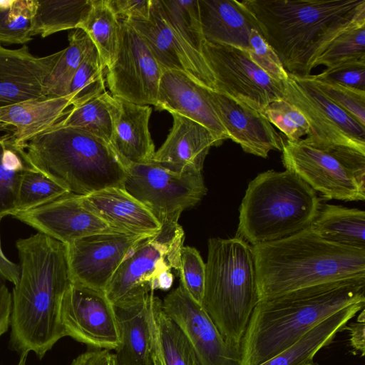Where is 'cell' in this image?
Wrapping results in <instances>:
<instances>
[{
    "instance_id": "obj_18",
    "label": "cell",
    "mask_w": 365,
    "mask_h": 365,
    "mask_svg": "<svg viewBox=\"0 0 365 365\" xmlns=\"http://www.w3.org/2000/svg\"><path fill=\"white\" fill-rule=\"evenodd\" d=\"M12 217L66 245L88 235L115 230L85 205L81 195L72 193Z\"/></svg>"
},
{
    "instance_id": "obj_22",
    "label": "cell",
    "mask_w": 365,
    "mask_h": 365,
    "mask_svg": "<svg viewBox=\"0 0 365 365\" xmlns=\"http://www.w3.org/2000/svg\"><path fill=\"white\" fill-rule=\"evenodd\" d=\"M206 88L183 72L163 71L155 107L197 122L223 143L228 136L207 98Z\"/></svg>"
},
{
    "instance_id": "obj_25",
    "label": "cell",
    "mask_w": 365,
    "mask_h": 365,
    "mask_svg": "<svg viewBox=\"0 0 365 365\" xmlns=\"http://www.w3.org/2000/svg\"><path fill=\"white\" fill-rule=\"evenodd\" d=\"M85 205L113 230L153 235L161 225L152 213L123 187H110L81 195Z\"/></svg>"
},
{
    "instance_id": "obj_45",
    "label": "cell",
    "mask_w": 365,
    "mask_h": 365,
    "mask_svg": "<svg viewBox=\"0 0 365 365\" xmlns=\"http://www.w3.org/2000/svg\"><path fill=\"white\" fill-rule=\"evenodd\" d=\"M115 14L123 20L148 19L152 0H107Z\"/></svg>"
},
{
    "instance_id": "obj_8",
    "label": "cell",
    "mask_w": 365,
    "mask_h": 365,
    "mask_svg": "<svg viewBox=\"0 0 365 365\" xmlns=\"http://www.w3.org/2000/svg\"><path fill=\"white\" fill-rule=\"evenodd\" d=\"M282 162L327 200L365 199V153L342 146H319L304 138L284 140Z\"/></svg>"
},
{
    "instance_id": "obj_36",
    "label": "cell",
    "mask_w": 365,
    "mask_h": 365,
    "mask_svg": "<svg viewBox=\"0 0 365 365\" xmlns=\"http://www.w3.org/2000/svg\"><path fill=\"white\" fill-rule=\"evenodd\" d=\"M58 128L80 129L100 138L110 145L113 124L103 93L84 103L71 106L62 118L49 128Z\"/></svg>"
},
{
    "instance_id": "obj_32",
    "label": "cell",
    "mask_w": 365,
    "mask_h": 365,
    "mask_svg": "<svg viewBox=\"0 0 365 365\" xmlns=\"http://www.w3.org/2000/svg\"><path fill=\"white\" fill-rule=\"evenodd\" d=\"M78 29L88 35L96 46L105 68H108L118 50L120 19L107 0H91V8Z\"/></svg>"
},
{
    "instance_id": "obj_10",
    "label": "cell",
    "mask_w": 365,
    "mask_h": 365,
    "mask_svg": "<svg viewBox=\"0 0 365 365\" xmlns=\"http://www.w3.org/2000/svg\"><path fill=\"white\" fill-rule=\"evenodd\" d=\"M125 166L123 187L161 225L178 223L181 213L196 205L207 191L202 172H175L153 161Z\"/></svg>"
},
{
    "instance_id": "obj_33",
    "label": "cell",
    "mask_w": 365,
    "mask_h": 365,
    "mask_svg": "<svg viewBox=\"0 0 365 365\" xmlns=\"http://www.w3.org/2000/svg\"><path fill=\"white\" fill-rule=\"evenodd\" d=\"M91 0H38L32 37H47L55 33L77 29L88 12Z\"/></svg>"
},
{
    "instance_id": "obj_9",
    "label": "cell",
    "mask_w": 365,
    "mask_h": 365,
    "mask_svg": "<svg viewBox=\"0 0 365 365\" xmlns=\"http://www.w3.org/2000/svg\"><path fill=\"white\" fill-rule=\"evenodd\" d=\"M161 226L135 247L113 274L104 290L112 304L171 287V269H179L185 233L179 223Z\"/></svg>"
},
{
    "instance_id": "obj_46",
    "label": "cell",
    "mask_w": 365,
    "mask_h": 365,
    "mask_svg": "<svg viewBox=\"0 0 365 365\" xmlns=\"http://www.w3.org/2000/svg\"><path fill=\"white\" fill-rule=\"evenodd\" d=\"M314 78L365 91V67L343 68L312 75Z\"/></svg>"
},
{
    "instance_id": "obj_50",
    "label": "cell",
    "mask_w": 365,
    "mask_h": 365,
    "mask_svg": "<svg viewBox=\"0 0 365 365\" xmlns=\"http://www.w3.org/2000/svg\"><path fill=\"white\" fill-rule=\"evenodd\" d=\"M2 218L0 217V225ZM19 264L10 260L3 252L0 233V278L15 285L19 281Z\"/></svg>"
},
{
    "instance_id": "obj_40",
    "label": "cell",
    "mask_w": 365,
    "mask_h": 365,
    "mask_svg": "<svg viewBox=\"0 0 365 365\" xmlns=\"http://www.w3.org/2000/svg\"><path fill=\"white\" fill-rule=\"evenodd\" d=\"M162 9L175 31L195 50L201 53L204 40L198 0H159Z\"/></svg>"
},
{
    "instance_id": "obj_39",
    "label": "cell",
    "mask_w": 365,
    "mask_h": 365,
    "mask_svg": "<svg viewBox=\"0 0 365 365\" xmlns=\"http://www.w3.org/2000/svg\"><path fill=\"white\" fill-rule=\"evenodd\" d=\"M71 194L69 190L40 172H27L21 178L13 216Z\"/></svg>"
},
{
    "instance_id": "obj_34",
    "label": "cell",
    "mask_w": 365,
    "mask_h": 365,
    "mask_svg": "<svg viewBox=\"0 0 365 365\" xmlns=\"http://www.w3.org/2000/svg\"><path fill=\"white\" fill-rule=\"evenodd\" d=\"M68 46L53 66L44 84L46 98H60L68 96L73 77L85 57L92 43L81 29L69 33Z\"/></svg>"
},
{
    "instance_id": "obj_16",
    "label": "cell",
    "mask_w": 365,
    "mask_h": 365,
    "mask_svg": "<svg viewBox=\"0 0 365 365\" xmlns=\"http://www.w3.org/2000/svg\"><path fill=\"white\" fill-rule=\"evenodd\" d=\"M162 307L185 334L199 365H240V347L225 339L202 305L180 283L165 296Z\"/></svg>"
},
{
    "instance_id": "obj_7",
    "label": "cell",
    "mask_w": 365,
    "mask_h": 365,
    "mask_svg": "<svg viewBox=\"0 0 365 365\" xmlns=\"http://www.w3.org/2000/svg\"><path fill=\"white\" fill-rule=\"evenodd\" d=\"M320 205L316 191L295 173L263 172L248 184L235 236L252 246L287 237L309 227Z\"/></svg>"
},
{
    "instance_id": "obj_51",
    "label": "cell",
    "mask_w": 365,
    "mask_h": 365,
    "mask_svg": "<svg viewBox=\"0 0 365 365\" xmlns=\"http://www.w3.org/2000/svg\"><path fill=\"white\" fill-rule=\"evenodd\" d=\"M28 353L21 354L19 361L16 365H26Z\"/></svg>"
},
{
    "instance_id": "obj_28",
    "label": "cell",
    "mask_w": 365,
    "mask_h": 365,
    "mask_svg": "<svg viewBox=\"0 0 365 365\" xmlns=\"http://www.w3.org/2000/svg\"><path fill=\"white\" fill-rule=\"evenodd\" d=\"M150 323L153 365H199L185 334L164 312L162 300L154 292L150 301Z\"/></svg>"
},
{
    "instance_id": "obj_23",
    "label": "cell",
    "mask_w": 365,
    "mask_h": 365,
    "mask_svg": "<svg viewBox=\"0 0 365 365\" xmlns=\"http://www.w3.org/2000/svg\"><path fill=\"white\" fill-rule=\"evenodd\" d=\"M173 127L151 161L173 171L202 172L211 147L220 141L209 129L187 117L170 113Z\"/></svg>"
},
{
    "instance_id": "obj_31",
    "label": "cell",
    "mask_w": 365,
    "mask_h": 365,
    "mask_svg": "<svg viewBox=\"0 0 365 365\" xmlns=\"http://www.w3.org/2000/svg\"><path fill=\"white\" fill-rule=\"evenodd\" d=\"M27 172L40 171L31 163L26 145L9 134L0 136V217L10 216L21 178Z\"/></svg>"
},
{
    "instance_id": "obj_3",
    "label": "cell",
    "mask_w": 365,
    "mask_h": 365,
    "mask_svg": "<svg viewBox=\"0 0 365 365\" xmlns=\"http://www.w3.org/2000/svg\"><path fill=\"white\" fill-rule=\"evenodd\" d=\"M365 302V277L330 282L258 301L240 343V365H260L294 345L317 324Z\"/></svg>"
},
{
    "instance_id": "obj_1",
    "label": "cell",
    "mask_w": 365,
    "mask_h": 365,
    "mask_svg": "<svg viewBox=\"0 0 365 365\" xmlns=\"http://www.w3.org/2000/svg\"><path fill=\"white\" fill-rule=\"evenodd\" d=\"M20 276L11 293L9 347L41 359L66 336L61 304L71 283L66 245L37 232L19 239Z\"/></svg>"
},
{
    "instance_id": "obj_5",
    "label": "cell",
    "mask_w": 365,
    "mask_h": 365,
    "mask_svg": "<svg viewBox=\"0 0 365 365\" xmlns=\"http://www.w3.org/2000/svg\"><path fill=\"white\" fill-rule=\"evenodd\" d=\"M26 150L42 174L74 195L123 187L127 176L126 166L113 147L80 129L48 128L31 139Z\"/></svg>"
},
{
    "instance_id": "obj_24",
    "label": "cell",
    "mask_w": 365,
    "mask_h": 365,
    "mask_svg": "<svg viewBox=\"0 0 365 365\" xmlns=\"http://www.w3.org/2000/svg\"><path fill=\"white\" fill-rule=\"evenodd\" d=\"M153 292L112 304L119 334L113 354L115 365H153L150 310Z\"/></svg>"
},
{
    "instance_id": "obj_11",
    "label": "cell",
    "mask_w": 365,
    "mask_h": 365,
    "mask_svg": "<svg viewBox=\"0 0 365 365\" xmlns=\"http://www.w3.org/2000/svg\"><path fill=\"white\" fill-rule=\"evenodd\" d=\"M201 53L211 70L215 91L263 113L284 98L283 83L272 78L244 50L203 40Z\"/></svg>"
},
{
    "instance_id": "obj_43",
    "label": "cell",
    "mask_w": 365,
    "mask_h": 365,
    "mask_svg": "<svg viewBox=\"0 0 365 365\" xmlns=\"http://www.w3.org/2000/svg\"><path fill=\"white\" fill-rule=\"evenodd\" d=\"M180 284L197 302L201 304L205 281V263L194 247L183 246L180 252Z\"/></svg>"
},
{
    "instance_id": "obj_20",
    "label": "cell",
    "mask_w": 365,
    "mask_h": 365,
    "mask_svg": "<svg viewBox=\"0 0 365 365\" xmlns=\"http://www.w3.org/2000/svg\"><path fill=\"white\" fill-rule=\"evenodd\" d=\"M61 53L37 57L26 44L9 49L0 43V108L46 98L45 81Z\"/></svg>"
},
{
    "instance_id": "obj_52",
    "label": "cell",
    "mask_w": 365,
    "mask_h": 365,
    "mask_svg": "<svg viewBox=\"0 0 365 365\" xmlns=\"http://www.w3.org/2000/svg\"><path fill=\"white\" fill-rule=\"evenodd\" d=\"M299 365H319L317 363L314 362L313 360L307 361L304 362Z\"/></svg>"
},
{
    "instance_id": "obj_48",
    "label": "cell",
    "mask_w": 365,
    "mask_h": 365,
    "mask_svg": "<svg viewBox=\"0 0 365 365\" xmlns=\"http://www.w3.org/2000/svg\"><path fill=\"white\" fill-rule=\"evenodd\" d=\"M349 331L350 345L354 350V353H357L364 356V309L360 312L357 320L355 322L346 324L344 330Z\"/></svg>"
},
{
    "instance_id": "obj_19",
    "label": "cell",
    "mask_w": 365,
    "mask_h": 365,
    "mask_svg": "<svg viewBox=\"0 0 365 365\" xmlns=\"http://www.w3.org/2000/svg\"><path fill=\"white\" fill-rule=\"evenodd\" d=\"M206 94L228 139L245 153L266 158L282 151L284 140L263 113L217 91L206 88Z\"/></svg>"
},
{
    "instance_id": "obj_30",
    "label": "cell",
    "mask_w": 365,
    "mask_h": 365,
    "mask_svg": "<svg viewBox=\"0 0 365 365\" xmlns=\"http://www.w3.org/2000/svg\"><path fill=\"white\" fill-rule=\"evenodd\" d=\"M309 227L329 242L365 249L364 210L321 203Z\"/></svg>"
},
{
    "instance_id": "obj_12",
    "label": "cell",
    "mask_w": 365,
    "mask_h": 365,
    "mask_svg": "<svg viewBox=\"0 0 365 365\" xmlns=\"http://www.w3.org/2000/svg\"><path fill=\"white\" fill-rule=\"evenodd\" d=\"M284 98L306 118L307 142L319 146H342L365 153V127L339 108L312 84L287 73Z\"/></svg>"
},
{
    "instance_id": "obj_44",
    "label": "cell",
    "mask_w": 365,
    "mask_h": 365,
    "mask_svg": "<svg viewBox=\"0 0 365 365\" xmlns=\"http://www.w3.org/2000/svg\"><path fill=\"white\" fill-rule=\"evenodd\" d=\"M252 60L275 81L283 83L288 77L279 58L259 30L252 29L250 49L247 51Z\"/></svg>"
},
{
    "instance_id": "obj_4",
    "label": "cell",
    "mask_w": 365,
    "mask_h": 365,
    "mask_svg": "<svg viewBox=\"0 0 365 365\" xmlns=\"http://www.w3.org/2000/svg\"><path fill=\"white\" fill-rule=\"evenodd\" d=\"M252 249L259 300L320 284L365 277V249L329 242L309 226Z\"/></svg>"
},
{
    "instance_id": "obj_15",
    "label": "cell",
    "mask_w": 365,
    "mask_h": 365,
    "mask_svg": "<svg viewBox=\"0 0 365 365\" xmlns=\"http://www.w3.org/2000/svg\"><path fill=\"white\" fill-rule=\"evenodd\" d=\"M65 336L98 349H115L119 334L112 303L104 291L71 283L60 309Z\"/></svg>"
},
{
    "instance_id": "obj_6",
    "label": "cell",
    "mask_w": 365,
    "mask_h": 365,
    "mask_svg": "<svg viewBox=\"0 0 365 365\" xmlns=\"http://www.w3.org/2000/svg\"><path fill=\"white\" fill-rule=\"evenodd\" d=\"M201 305L226 341L240 347L259 301L252 246L240 237H211L207 243Z\"/></svg>"
},
{
    "instance_id": "obj_17",
    "label": "cell",
    "mask_w": 365,
    "mask_h": 365,
    "mask_svg": "<svg viewBox=\"0 0 365 365\" xmlns=\"http://www.w3.org/2000/svg\"><path fill=\"white\" fill-rule=\"evenodd\" d=\"M127 21L143 38L163 71L183 72L203 87L215 91L213 74L202 53L175 31L159 0H152L148 19Z\"/></svg>"
},
{
    "instance_id": "obj_26",
    "label": "cell",
    "mask_w": 365,
    "mask_h": 365,
    "mask_svg": "<svg viewBox=\"0 0 365 365\" xmlns=\"http://www.w3.org/2000/svg\"><path fill=\"white\" fill-rule=\"evenodd\" d=\"M198 6L205 40L249 51L251 31L259 29L241 1L198 0Z\"/></svg>"
},
{
    "instance_id": "obj_35",
    "label": "cell",
    "mask_w": 365,
    "mask_h": 365,
    "mask_svg": "<svg viewBox=\"0 0 365 365\" xmlns=\"http://www.w3.org/2000/svg\"><path fill=\"white\" fill-rule=\"evenodd\" d=\"M323 65L326 71L365 67V21L338 36L317 60L314 68Z\"/></svg>"
},
{
    "instance_id": "obj_27",
    "label": "cell",
    "mask_w": 365,
    "mask_h": 365,
    "mask_svg": "<svg viewBox=\"0 0 365 365\" xmlns=\"http://www.w3.org/2000/svg\"><path fill=\"white\" fill-rule=\"evenodd\" d=\"M72 106L70 96L20 102L0 108V132L26 145L56 124Z\"/></svg>"
},
{
    "instance_id": "obj_37",
    "label": "cell",
    "mask_w": 365,
    "mask_h": 365,
    "mask_svg": "<svg viewBox=\"0 0 365 365\" xmlns=\"http://www.w3.org/2000/svg\"><path fill=\"white\" fill-rule=\"evenodd\" d=\"M38 0L0 1V43L22 44L32 40Z\"/></svg>"
},
{
    "instance_id": "obj_29",
    "label": "cell",
    "mask_w": 365,
    "mask_h": 365,
    "mask_svg": "<svg viewBox=\"0 0 365 365\" xmlns=\"http://www.w3.org/2000/svg\"><path fill=\"white\" fill-rule=\"evenodd\" d=\"M365 302L348 306L326 318L307 332L294 345L260 365H299L313 360L344 330L348 322L364 309Z\"/></svg>"
},
{
    "instance_id": "obj_38",
    "label": "cell",
    "mask_w": 365,
    "mask_h": 365,
    "mask_svg": "<svg viewBox=\"0 0 365 365\" xmlns=\"http://www.w3.org/2000/svg\"><path fill=\"white\" fill-rule=\"evenodd\" d=\"M105 69L92 42L70 86L68 96L71 98L72 106L84 103L106 92Z\"/></svg>"
},
{
    "instance_id": "obj_47",
    "label": "cell",
    "mask_w": 365,
    "mask_h": 365,
    "mask_svg": "<svg viewBox=\"0 0 365 365\" xmlns=\"http://www.w3.org/2000/svg\"><path fill=\"white\" fill-rule=\"evenodd\" d=\"M71 365H115V361L108 350L96 349L78 355Z\"/></svg>"
},
{
    "instance_id": "obj_14",
    "label": "cell",
    "mask_w": 365,
    "mask_h": 365,
    "mask_svg": "<svg viewBox=\"0 0 365 365\" xmlns=\"http://www.w3.org/2000/svg\"><path fill=\"white\" fill-rule=\"evenodd\" d=\"M150 236L112 230L67 245L71 282L104 291L121 263Z\"/></svg>"
},
{
    "instance_id": "obj_21",
    "label": "cell",
    "mask_w": 365,
    "mask_h": 365,
    "mask_svg": "<svg viewBox=\"0 0 365 365\" xmlns=\"http://www.w3.org/2000/svg\"><path fill=\"white\" fill-rule=\"evenodd\" d=\"M113 124L110 145L125 165L150 162L155 153L149 130L152 108L103 93Z\"/></svg>"
},
{
    "instance_id": "obj_41",
    "label": "cell",
    "mask_w": 365,
    "mask_h": 365,
    "mask_svg": "<svg viewBox=\"0 0 365 365\" xmlns=\"http://www.w3.org/2000/svg\"><path fill=\"white\" fill-rule=\"evenodd\" d=\"M303 78L365 127V91L319 80L311 74Z\"/></svg>"
},
{
    "instance_id": "obj_49",
    "label": "cell",
    "mask_w": 365,
    "mask_h": 365,
    "mask_svg": "<svg viewBox=\"0 0 365 365\" xmlns=\"http://www.w3.org/2000/svg\"><path fill=\"white\" fill-rule=\"evenodd\" d=\"M12 305V295L4 281L0 278V338L9 329Z\"/></svg>"
},
{
    "instance_id": "obj_2",
    "label": "cell",
    "mask_w": 365,
    "mask_h": 365,
    "mask_svg": "<svg viewBox=\"0 0 365 365\" xmlns=\"http://www.w3.org/2000/svg\"><path fill=\"white\" fill-rule=\"evenodd\" d=\"M284 68L310 75L340 34L365 21V0H243Z\"/></svg>"
},
{
    "instance_id": "obj_42",
    "label": "cell",
    "mask_w": 365,
    "mask_h": 365,
    "mask_svg": "<svg viewBox=\"0 0 365 365\" xmlns=\"http://www.w3.org/2000/svg\"><path fill=\"white\" fill-rule=\"evenodd\" d=\"M263 113L288 140L297 141L309 133V126L304 115L284 98L271 102Z\"/></svg>"
},
{
    "instance_id": "obj_13",
    "label": "cell",
    "mask_w": 365,
    "mask_h": 365,
    "mask_svg": "<svg viewBox=\"0 0 365 365\" xmlns=\"http://www.w3.org/2000/svg\"><path fill=\"white\" fill-rule=\"evenodd\" d=\"M119 19L118 50L106 72L110 94L155 106L163 70L141 36L127 21Z\"/></svg>"
}]
</instances>
